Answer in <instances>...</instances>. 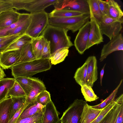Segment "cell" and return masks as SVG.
Listing matches in <instances>:
<instances>
[{
  "label": "cell",
  "instance_id": "obj_1",
  "mask_svg": "<svg viewBox=\"0 0 123 123\" xmlns=\"http://www.w3.org/2000/svg\"><path fill=\"white\" fill-rule=\"evenodd\" d=\"M48 58H41L13 65L11 68L12 76L18 77H31L39 72L49 69L51 65Z\"/></svg>",
  "mask_w": 123,
  "mask_h": 123
},
{
  "label": "cell",
  "instance_id": "obj_2",
  "mask_svg": "<svg viewBox=\"0 0 123 123\" xmlns=\"http://www.w3.org/2000/svg\"><path fill=\"white\" fill-rule=\"evenodd\" d=\"M67 30L48 25L41 34L47 41L50 42L51 54L63 48H69L74 45Z\"/></svg>",
  "mask_w": 123,
  "mask_h": 123
},
{
  "label": "cell",
  "instance_id": "obj_3",
  "mask_svg": "<svg viewBox=\"0 0 123 123\" xmlns=\"http://www.w3.org/2000/svg\"><path fill=\"white\" fill-rule=\"evenodd\" d=\"M90 19V14L68 17H49V25L71 30L74 33L79 30Z\"/></svg>",
  "mask_w": 123,
  "mask_h": 123
},
{
  "label": "cell",
  "instance_id": "obj_4",
  "mask_svg": "<svg viewBox=\"0 0 123 123\" xmlns=\"http://www.w3.org/2000/svg\"><path fill=\"white\" fill-rule=\"evenodd\" d=\"M30 22L25 33L32 38L37 37L49 25L48 13L44 10L30 14Z\"/></svg>",
  "mask_w": 123,
  "mask_h": 123
},
{
  "label": "cell",
  "instance_id": "obj_5",
  "mask_svg": "<svg viewBox=\"0 0 123 123\" xmlns=\"http://www.w3.org/2000/svg\"><path fill=\"white\" fill-rule=\"evenodd\" d=\"M57 0H9L13 8L16 11L25 10L30 13L44 10L48 6L54 4Z\"/></svg>",
  "mask_w": 123,
  "mask_h": 123
},
{
  "label": "cell",
  "instance_id": "obj_6",
  "mask_svg": "<svg viewBox=\"0 0 123 123\" xmlns=\"http://www.w3.org/2000/svg\"><path fill=\"white\" fill-rule=\"evenodd\" d=\"M86 103L83 99H75L63 112L60 118L62 123H80L83 108Z\"/></svg>",
  "mask_w": 123,
  "mask_h": 123
},
{
  "label": "cell",
  "instance_id": "obj_7",
  "mask_svg": "<svg viewBox=\"0 0 123 123\" xmlns=\"http://www.w3.org/2000/svg\"><path fill=\"white\" fill-rule=\"evenodd\" d=\"M123 23L106 15L103 16L99 25L102 35H106L111 40L119 34L122 28Z\"/></svg>",
  "mask_w": 123,
  "mask_h": 123
},
{
  "label": "cell",
  "instance_id": "obj_8",
  "mask_svg": "<svg viewBox=\"0 0 123 123\" xmlns=\"http://www.w3.org/2000/svg\"><path fill=\"white\" fill-rule=\"evenodd\" d=\"M91 26V23L89 21L79 30L74 40V45L78 52L81 55L87 49Z\"/></svg>",
  "mask_w": 123,
  "mask_h": 123
},
{
  "label": "cell",
  "instance_id": "obj_9",
  "mask_svg": "<svg viewBox=\"0 0 123 123\" xmlns=\"http://www.w3.org/2000/svg\"><path fill=\"white\" fill-rule=\"evenodd\" d=\"M123 50V37L121 33L113 38L104 45L101 50L99 61L102 62L114 51Z\"/></svg>",
  "mask_w": 123,
  "mask_h": 123
},
{
  "label": "cell",
  "instance_id": "obj_10",
  "mask_svg": "<svg viewBox=\"0 0 123 123\" xmlns=\"http://www.w3.org/2000/svg\"><path fill=\"white\" fill-rule=\"evenodd\" d=\"M85 62L87 65V73L86 84L92 88L98 79L97 60L95 56L88 57Z\"/></svg>",
  "mask_w": 123,
  "mask_h": 123
},
{
  "label": "cell",
  "instance_id": "obj_11",
  "mask_svg": "<svg viewBox=\"0 0 123 123\" xmlns=\"http://www.w3.org/2000/svg\"><path fill=\"white\" fill-rule=\"evenodd\" d=\"M90 19L91 26L87 49L103 42V35L99 24L94 18H90Z\"/></svg>",
  "mask_w": 123,
  "mask_h": 123
},
{
  "label": "cell",
  "instance_id": "obj_12",
  "mask_svg": "<svg viewBox=\"0 0 123 123\" xmlns=\"http://www.w3.org/2000/svg\"><path fill=\"white\" fill-rule=\"evenodd\" d=\"M20 49L2 53L0 56V66L6 69L14 65L19 58Z\"/></svg>",
  "mask_w": 123,
  "mask_h": 123
},
{
  "label": "cell",
  "instance_id": "obj_13",
  "mask_svg": "<svg viewBox=\"0 0 123 123\" xmlns=\"http://www.w3.org/2000/svg\"><path fill=\"white\" fill-rule=\"evenodd\" d=\"M20 13L13 9L0 13V30L7 27L17 21Z\"/></svg>",
  "mask_w": 123,
  "mask_h": 123
},
{
  "label": "cell",
  "instance_id": "obj_14",
  "mask_svg": "<svg viewBox=\"0 0 123 123\" xmlns=\"http://www.w3.org/2000/svg\"><path fill=\"white\" fill-rule=\"evenodd\" d=\"M59 114L51 101L45 106L42 123H56L60 119Z\"/></svg>",
  "mask_w": 123,
  "mask_h": 123
},
{
  "label": "cell",
  "instance_id": "obj_15",
  "mask_svg": "<svg viewBox=\"0 0 123 123\" xmlns=\"http://www.w3.org/2000/svg\"><path fill=\"white\" fill-rule=\"evenodd\" d=\"M45 90L46 88L43 81L38 78L33 77L32 88L29 94L26 96L25 106H27L36 99L41 92Z\"/></svg>",
  "mask_w": 123,
  "mask_h": 123
},
{
  "label": "cell",
  "instance_id": "obj_16",
  "mask_svg": "<svg viewBox=\"0 0 123 123\" xmlns=\"http://www.w3.org/2000/svg\"><path fill=\"white\" fill-rule=\"evenodd\" d=\"M90 14V9L87 0H69L63 9Z\"/></svg>",
  "mask_w": 123,
  "mask_h": 123
},
{
  "label": "cell",
  "instance_id": "obj_17",
  "mask_svg": "<svg viewBox=\"0 0 123 123\" xmlns=\"http://www.w3.org/2000/svg\"><path fill=\"white\" fill-rule=\"evenodd\" d=\"M102 109L94 108L86 103L83 108L80 123H90L98 116Z\"/></svg>",
  "mask_w": 123,
  "mask_h": 123
},
{
  "label": "cell",
  "instance_id": "obj_18",
  "mask_svg": "<svg viewBox=\"0 0 123 123\" xmlns=\"http://www.w3.org/2000/svg\"><path fill=\"white\" fill-rule=\"evenodd\" d=\"M12 100L11 97L0 102V123H8L9 120L10 111Z\"/></svg>",
  "mask_w": 123,
  "mask_h": 123
},
{
  "label": "cell",
  "instance_id": "obj_19",
  "mask_svg": "<svg viewBox=\"0 0 123 123\" xmlns=\"http://www.w3.org/2000/svg\"><path fill=\"white\" fill-rule=\"evenodd\" d=\"M106 0L109 5L107 15L112 18L123 22V12L120 6L113 0Z\"/></svg>",
  "mask_w": 123,
  "mask_h": 123
},
{
  "label": "cell",
  "instance_id": "obj_20",
  "mask_svg": "<svg viewBox=\"0 0 123 123\" xmlns=\"http://www.w3.org/2000/svg\"><path fill=\"white\" fill-rule=\"evenodd\" d=\"M33 39L25 34L21 35L13 41L3 52L20 50L26 44L31 43Z\"/></svg>",
  "mask_w": 123,
  "mask_h": 123
},
{
  "label": "cell",
  "instance_id": "obj_21",
  "mask_svg": "<svg viewBox=\"0 0 123 123\" xmlns=\"http://www.w3.org/2000/svg\"><path fill=\"white\" fill-rule=\"evenodd\" d=\"M45 106L38 103L36 99L26 106L18 119H23L32 116L42 111Z\"/></svg>",
  "mask_w": 123,
  "mask_h": 123
},
{
  "label": "cell",
  "instance_id": "obj_22",
  "mask_svg": "<svg viewBox=\"0 0 123 123\" xmlns=\"http://www.w3.org/2000/svg\"><path fill=\"white\" fill-rule=\"evenodd\" d=\"M14 78H3L0 79V102L6 98L7 95L13 85Z\"/></svg>",
  "mask_w": 123,
  "mask_h": 123
},
{
  "label": "cell",
  "instance_id": "obj_23",
  "mask_svg": "<svg viewBox=\"0 0 123 123\" xmlns=\"http://www.w3.org/2000/svg\"><path fill=\"white\" fill-rule=\"evenodd\" d=\"M35 59L33 53L31 43H29L24 46L20 49L19 58L15 65Z\"/></svg>",
  "mask_w": 123,
  "mask_h": 123
},
{
  "label": "cell",
  "instance_id": "obj_24",
  "mask_svg": "<svg viewBox=\"0 0 123 123\" xmlns=\"http://www.w3.org/2000/svg\"><path fill=\"white\" fill-rule=\"evenodd\" d=\"M46 41L43 36L41 35L33 39L31 42L32 50L36 59L41 58L42 50Z\"/></svg>",
  "mask_w": 123,
  "mask_h": 123
},
{
  "label": "cell",
  "instance_id": "obj_25",
  "mask_svg": "<svg viewBox=\"0 0 123 123\" xmlns=\"http://www.w3.org/2000/svg\"><path fill=\"white\" fill-rule=\"evenodd\" d=\"M87 2L89 8L90 18H94L99 25L103 16L100 9L97 0H87Z\"/></svg>",
  "mask_w": 123,
  "mask_h": 123
},
{
  "label": "cell",
  "instance_id": "obj_26",
  "mask_svg": "<svg viewBox=\"0 0 123 123\" xmlns=\"http://www.w3.org/2000/svg\"><path fill=\"white\" fill-rule=\"evenodd\" d=\"M68 49L67 48H61L51 54L49 59L51 64L55 65L63 61L68 55Z\"/></svg>",
  "mask_w": 123,
  "mask_h": 123
},
{
  "label": "cell",
  "instance_id": "obj_27",
  "mask_svg": "<svg viewBox=\"0 0 123 123\" xmlns=\"http://www.w3.org/2000/svg\"><path fill=\"white\" fill-rule=\"evenodd\" d=\"M84 14H88L76 11L62 9H54L48 13L50 17H68L75 16Z\"/></svg>",
  "mask_w": 123,
  "mask_h": 123
},
{
  "label": "cell",
  "instance_id": "obj_28",
  "mask_svg": "<svg viewBox=\"0 0 123 123\" xmlns=\"http://www.w3.org/2000/svg\"><path fill=\"white\" fill-rule=\"evenodd\" d=\"M87 73V65L85 62L76 70L74 78L76 82L80 86L86 84Z\"/></svg>",
  "mask_w": 123,
  "mask_h": 123
},
{
  "label": "cell",
  "instance_id": "obj_29",
  "mask_svg": "<svg viewBox=\"0 0 123 123\" xmlns=\"http://www.w3.org/2000/svg\"><path fill=\"white\" fill-rule=\"evenodd\" d=\"M14 79L22 88L27 96L32 88L33 78L18 77L14 78Z\"/></svg>",
  "mask_w": 123,
  "mask_h": 123
},
{
  "label": "cell",
  "instance_id": "obj_30",
  "mask_svg": "<svg viewBox=\"0 0 123 123\" xmlns=\"http://www.w3.org/2000/svg\"><path fill=\"white\" fill-rule=\"evenodd\" d=\"M26 96L11 97L12 100V103L10 111L9 120L25 103Z\"/></svg>",
  "mask_w": 123,
  "mask_h": 123
},
{
  "label": "cell",
  "instance_id": "obj_31",
  "mask_svg": "<svg viewBox=\"0 0 123 123\" xmlns=\"http://www.w3.org/2000/svg\"><path fill=\"white\" fill-rule=\"evenodd\" d=\"M30 21V18L29 17L16 27L8 31L6 36L18 34L22 35L25 34L29 26Z\"/></svg>",
  "mask_w": 123,
  "mask_h": 123
},
{
  "label": "cell",
  "instance_id": "obj_32",
  "mask_svg": "<svg viewBox=\"0 0 123 123\" xmlns=\"http://www.w3.org/2000/svg\"><path fill=\"white\" fill-rule=\"evenodd\" d=\"M81 86V92L86 102H91L98 98V97L95 94L91 86L86 84H84Z\"/></svg>",
  "mask_w": 123,
  "mask_h": 123
},
{
  "label": "cell",
  "instance_id": "obj_33",
  "mask_svg": "<svg viewBox=\"0 0 123 123\" xmlns=\"http://www.w3.org/2000/svg\"><path fill=\"white\" fill-rule=\"evenodd\" d=\"M122 79L113 91L100 104L94 106H91V107L97 109H102L114 100L118 89L122 84Z\"/></svg>",
  "mask_w": 123,
  "mask_h": 123
},
{
  "label": "cell",
  "instance_id": "obj_34",
  "mask_svg": "<svg viewBox=\"0 0 123 123\" xmlns=\"http://www.w3.org/2000/svg\"><path fill=\"white\" fill-rule=\"evenodd\" d=\"M45 107L41 111L31 116L18 119L15 123H42Z\"/></svg>",
  "mask_w": 123,
  "mask_h": 123
},
{
  "label": "cell",
  "instance_id": "obj_35",
  "mask_svg": "<svg viewBox=\"0 0 123 123\" xmlns=\"http://www.w3.org/2000/svg\"><path fill=\"white\" fill-rule=\"evenodd\" d=\"M29 17L30 14L20 13L19 19L17 21L7 27L0 30V37L6 36L8 31L16 27Z\"/></svg>",
  "mask_w": 123,
  "mask_h": 123
},
{
  "label": "cell",
  "instance_id": "obj_36",
  "mask_svg": "<svg viewBox=\"0 0 123 123\" xmlns=\"http://www.w3.org/2000/svg\"><path fill=\"white\" fill-rule=\"evenodd\" d=\"M25 96H26L25 92L19 84L15 80L13 85L7 95L6 98L12 97Z\"/></svg>",
  "mask_w": 123,
  "mask_h": 123
},
{
  "label": "cell",
  "instance_id": "obj_37",
  "mask_svg": "<svg viewBox=\"0 0 123 123\" xmlns=\"http://www.w3.org/2000/svg\"><path fill=\"white\" fill-rule=\"evenodd\" d=\"M117 101V98L112 102L103 109L98 116L90 123H101L105 117L115 105Z\"/></svg>",
  "mask_w": 123,
  "mask_h": 123
},
{
  "label": "cell",
  "instance_id": "obj_38",
  "mask_svg": "<svg viewBox=\"0 0 123 123\" xmlns=\"http://www.w3.org/2000/svg\"><path fill=\"white\" fill-rule=\"evenodd\" d=\"M36 100L44 106L51 101L49 92L46 90L41 92L36 98Z\"/></svg>",
  "mask_w": 123,
  "mask_h": 123
},
{
  "label": "cell",
  "instance_id": "obj_39",
  "mask_svg": "<svg viewBox=\"0 0 123 123\" xmlns=\"http://www.w3.org/2000/svg\"><path fill=\"white\" fill-rule=\"evenodd\" d=\"M21 35H22L19 34H16L12 37L0 43V52L3 53L13 41Z\"/></svg>",
  "mask_w": 123,
  "mask_h": 123
},
{
  "label": "cell",
  "instance_id": "obj_40",
  "mask_svg": "<svg viewBox=\"0 0 123 123\" xmlns=\"http://www.w3.org/2000/svg\"><path fill=\"white\" fill-rule=\"evenodd\" d=\"M117 98V101L114 107L107 113L105 117L101 123H111L113 116L115 111L117 105L119 101L120 96Z\"/></svg>",
  "mask_w": 123,
  "mask_h": 123
},
{
  "label": "cell",
  "instance_id": "obj_41",
  "mask_svg": "<svg viewBox=\"0 0 123 123\" xmlns=\"http://www.w3.org/2000/svg\"><path fill=\"white\" fill-rule=\"evenodd\" d=\"M13 9L12 4L9 0H0V14Z\"/></svg>",
  "mask_w": 123,
  "mask_h": 123
},
{
  "label": "cell",
  "instance_id": "obj_42",
  "mask_svg": "<svg viewBox=\"0 0 123 123\" xmlns=\"http://www.w3.org/2000/svg\"><path fill=\"white\" fill-rule=\"evenodd\" d=\"M51 55L50 42L46 40L42 50L41 58L49 59Z\"/></svg>",
  "mask_w": 123,
  "mask_h": 123
},
{
  "label": "cell",
  "instance_id": "obj_43",
  "mask_svg": "<svg viewBox=\"0 0 123 123\" xmlns=\"http://www.w3.org/2000/svg\"><path fill=\"white\" fill-rule=\"evenodd\" d=\"M100 9L103 16L107 15L109 5L106 0H97Z\"/></svg>",
  "mask_w": 123,
  "mask_h": 123
},
{
  "label": "cell",
  "instance_id": "obj_44",
  "mask_svg": "<svg viewBox=\"0 0 123 123\" xmlns=\"http://www.w3.org/2000/svg\"><path fill=\"white\" fill-rule=\"evenodd\" d=\"M26 107L25 105V103L21 108L15 113L8 123H15L24 110Z\"/></svg>",
  "mask_w": 123,
  "mask_h": 123
},
{
  "label": "cell",
  "instance_id": "obj_45",
  "mask_svg": "<svg viewBox=\"0 0 123 123\" xmlns=\"http://www.w3.org/2000/svg\"><path fill=\"white\" fill-rule=\"evenodd\" d=\"M123 102L121 104L120 109L116 119V123H123Z\"/></svg>",
  "mask_w": 123,
  "mask_h": 123
},
{
  "label": "cell",
  "instance_id": "obj_46",
  "mask_svg": "<svg viewBox=\"0 0 123 123\" xmlns=\"http://www.w3.org/2000/svg\"><path fill=\"white\" fill-rule=\"evenodd\" d=\"M105 65L106 64H105L101 69L100 73V83L101 86H102V79L104 73V69Z\"/></svg>",
  "mask_w": 123,
  "mask_h": 123
},
{
  "label": "cell",
  "instance_id": "obj_47",
  "mask_svg": "<svg viewBox=\"0 0 123 123\" xmlns=\"http://www.w3.org/2000/svg\"><path fill=\"white\" fill-rule=\"evenodd\" d=\"M15 35H8L5 36L0 37V43L12 37Z\"/></svg>",
  "mask_w": 123,
  "mask_h": 123
},
{
  "label": "cell",
  "instance_id": "obj_48",
  "mask_svg": "<svg viewBox=\"0 0 123 123\" xmlns=\"http://www.w3.org/2000/svg\"><path fill=\"white\" fill-rule=\"evenodd\" d=\"M6 76V75L3 69L0 66V79Z\"/></svg>",
  "mask_w": 123,
  "mask_h": 123
},
{
  "label": "cell",
  "instance_id": "obj_49",
  "mask_svg": "<svg viewBox=\"0 0 123 123\" xmlns=\"http://www.w3.org/2000/svg\"><path fill=\"white\" fill-rule=\"evenodd\" d=\"M56 123H62L61 120L60 118Z\"/></svg>",
  "mask_w": 123,
  "mask_h": 123
},
{
  "label": "cell",
  "instance_id": "obj_50",
  "mask_svg": "<svg viewBox=\"0 0 123 123\" xmlns=\"http://www.w3.org/2000/svg\"><path fill=\"white\" fill-rule=\"evenodd\" d=\"M2 52H0V55H1V54H2Z\"/></svg>",
  "mask_w": 123,
  "mask_h": 123
},
{
  "label": "cell",
  "instance_id": "obj_51",
  "mask_svg": "<svg viewBox=\"0 0 123 123\" xmlns=\"http://www.w3.org/2000/svg\"></svg>",
  "mask_w": 123,
  "mask_h": 123
}]
</instances>
